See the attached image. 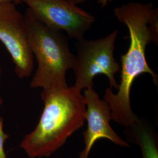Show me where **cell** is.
<instances>
[{
	"label": "cell",
	"mask_w": 158,
	"mask_h": 158,
	"mask_svg": "<svg viewBox=\"0 0 158 158\" xmlns=\"http://www.w3.org/2000/svg\"><path fill=\"white\" fill-rule=\"evenodd\" d=\"M68 1L77 6L78 4H80L84 3L85 1H86L87 0H68Z\"/></svg>",
	"instance_id": "obj_12"
},
{
	"label": "cell",
	"mask_w": 158,
	"mask_h": 158,
	"mask_svg": "<svg viewBox=\"0 0 158 158\" xmlns=\"http://www.w3.org/2000/svg\"><path fill=\"white\" fill-rule=\"evenodd\" d=\"M23 2L38 21L77 41L85 38L96 20L90 13L68 0H23Z\"/></svg>",
	"instance_id": "obj_5"
},
{
	"label": "cell",
	"mask_w": 158,
	"mask_h": 158,
	"mask_svg": "<svg viewBox=\"0 0 158 158\" xmlns=\"http://www.w3.org/2000/svg\"><path fill=\"white\" fill-rule=\"evenodd\" d=\"M154 7L152 3L130 2L114 9V15L124 24L130 35V46L121 56V82L117 93L107 88L104 99L111 108V119L125 128L135 123L139 117L132 110L130 91L134 81L142 74L148 73L158 85V76L149 67L146 58V49L151 42L158 44V38L150 27Z\"/></svg>",
	"instance_id": "obj_1"
},
{
	"label": "cell",
	"mask_w": 158,
	"mask_h": 158,
	"mask_svg": "<svg viewBox=\"0 0 158 158\" xmlns=\"http://www.w3.org/2000/svg\"><path fill=\"white\" fill-rule=\"evenodd\" d=\"M23 2V0H0L1 4H14L15 6Z\"/></svg>",
	"instance_id": "obj_10"
},
{
	"label": "cell",
	"mask_w": 158,
	"mask_h": 158,
	"mask_svg": "<svg viewBox=\"0 0 158 158\" xmlns=\"http://www.w3.org/2000/svg\"><path fill=\"white\" fill-rule=\"evenodd\" d=\"M114 0H97L98 4L102 7H105L112 2Z\"/></svg>",
	"instance_id": "obj_11"
},
{
	"label": "cell",
	"mask_w": 158,
	"mask_h": 158,
	"mask_svg": "<svg viewBox=\"0 0 158 158\" xmlns=\"http://www.w3.org/2000/svg\"><path fill=\"white\" fill-rule=\"evenodd\" d=\"M118 34L114 30L105 37L94 40L77 41L73 70L75 74L74 87L81 91L93 87V79L99 74L107 76L110 88L118 89L115 78L121 67L114 57L115 44Z\"/></svg>",
	"instance_id": "obj_4"
},
{
	"label": "cell",
	"mask_w": 158,
	"mask_h": 158,
	"mask_svg": "<svg viewBox=\"0 0 158 158\" xmlns=\"http://www.w3.org/2000/svg\"><path fill=\"white\" fill-rule=\"evenodd\" d=\"M0 41L11 57L17 76L29 77L34 69V55L24 15L14 4H0Z\"/></svg>",
	"instance_id": "obj_6"
},
{
	"label": "cell",
	"mask_w": 158,
	"mask_h": 158,
	"mask_svg": "<svg viewBox=\"0 0 158 158\" xmlns=\"http://www.w3.org/2000/svg\"><path fill=\"white\" fill-rule=\"evenodd\" d=\"M40 96L44 108L40 121L20 144L31 158L56 152L85 120V97L73 86L44 89Z\"/></svg>",
	"instance_id": "obj_2"
},
{
	"label": "cell",
	"mask_w": 158,
	"mask_h": 158,
	"mask_svg": "<svg viewBox=\"0 0 158 158\" xmlns=\"http://www.w3.org/2000/svg\"><path fill=\"white\" fill-rule=\"evenodd\" d=\"M4 120L0 117V158H6L4 151V143L9 138V135L6 134L3 130Z\"/></svg>",
	"instance_id": "obj_9"
},
{
	"label": "cell",
	"mask_w": 158,
	"mask_h": 158,
	"mask_svg": "<svg viewBox=\"0 0 158 158\" xmlns=\"http://www.w3.org/2000/svg\"><path fill=\"white\" fill-rule=\"evenodd\" d=\"M1 70L0 69V75H1ZM2 102H3V100H2V98L0 97V106H1V104H2Z\"/></svg>",
	"instance_id": "obj_13"
},
{
	"label": "cell",
	"mask_w": 158,
	"mask_h": 158,
	"mask_svg": "<svg viewBox=\"0 0 158 158\" xmlns=\"http://www.w3.org/2000/svg\"><path fill=\"white\" fill-rule=\"evenodd\" d=\"M127 142L137 144L141 149L142 158H158V137L152 128L141 119L125 127Z\"/></svg>",
	"instance_id": "obj_8"
},
{
	"label": "cell",
	"mask_w": 158,
	"mask_h": 158,
	"mask_svg": "<svg viewBox=\"0 0 158 158\" xmlns=\"http://www.w3.org/2000/svg\"><path fill=\"white\" fill-rule=\"evenodd\" d=\"M86 111L87 129L83 132L85 147L79 154V158H89L93 145L100 139H107L121 147H130L127 142L122 139L110 125L111 108L104 100L100 98L93 87L84 91Z\"/></svg>",
	"instance_id": "obj_7"
},
{
	"label": "cell",
	"mask_w": 158,
	"mask_h": 158,
	"mask_svg": "<svg viewBox=\"0 0 158 158\" xmlns=\"http://www.w3.org/2000/svg\"><path fill=\"white\" fill-rule=\"evenodd\" d=\"M23 15L29 42L38 63L31 87H67L66 73L73 69L75 60L68 38L38 21L28 8Z\"/></svg>",
	"instance_id": "obj_3"
}]
</instances>
